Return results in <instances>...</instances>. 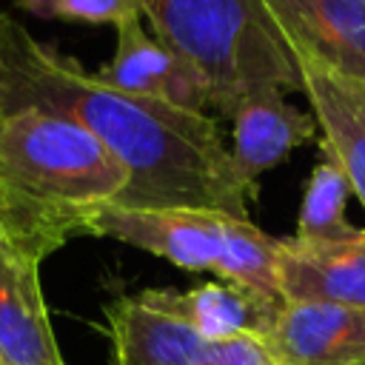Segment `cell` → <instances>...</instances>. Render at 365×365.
Masks as SVG:
<instances>
[{
	"instance_id": "5",
	"label": "cell",
	"mask_w": 365,
	"mask_h": 365,
	"mask_svg": "<svg viewBox=\"0 0 365 365\" xmlns=\"http://www.w3.org/2000/svg\"><path fill=\"white\" fill-rule=\"evenodd\" d=\"M43 259L0 225V365H63L40 288Z\"/></svg>"
},
{
	"instance_id": "2",
	"label": "cell",
	"mask_w": 365,
	"mask_h": 365,
	"mask_svg": "<svg viewBox=\"0 0 365 365\" xmlns=\"http://www.w3.org/2000/svg\"><path fill=\"white\" fill-rule=\"evenodd\" d=\"M125 185L128 171L80 123L43 108L0 114V225L46 257Z\"/></svg>"
},
{
	"instance_id": "11",
	"label": "cell",
	"mask_w": 365,
	"mask_h": 365,
	"mask_svg": "<svg viewBox=\"0 0 365 365\" xmlns=\"http://www.w3.org/2000/svg\"><path fill=\"white\" fill-rule=\"evenodd\" d=\"M228 120L231 160L254 185L262 171L285 163L294 148L311 143L319 131L314 114L288 103L279 88H262L242 97Z\"/></svg>"
},
{
	"instance_id": "14",
	"label": "cell",
	"mask_w": 365,
	"mask_h": 365,
	"mask_svg": "<svg viewBox=\"0 0 365 365\" xmlns=\"http://www.w3.org/2000/svg\"><path fill=\"white\" fill-rule=\"evenodd\" d=\"M348 194H351V185L342 165L322 151V160L311 168L305 180L294 237L305 242H334V240L356 237L359 228L345 220Z\"/></svg>"
},
{
	"instance_id": "9",
	"label": "cell",
	"mask_w": 365,
	"mask_h": 365,
	"mask_svg": "<svg viewBox=\"0 0 365 365\" xmlns=\"http://www.w3.org/2000/svg\"><path fill=\"white\" fill-rule=\"evenodd\" d=\"M288 51L322 134L319 151L331 154L342 165L351 191L365 208V86L339 77L297 48Z\"/></svg>"
},
{
	"instance_id": "13",
	"label": "cell",
	"mask_w": 365,
	"mask_h": 365,
	"mask_svg": "<svg viewBox=\"0 0 365 365\" xmlns=\"http://www.w3.org/2000/svg\"><path fill=\"white\" fill-rule=\"evenodd\" d=\"M140 294L151 305L191 325L208 342H225L237 336H268L277 322V314L282 311V305L265 302L262 297L222 279L202 282L188 291L151 288Z\"/></svg>"
},
{
	"instance_id": "8",
	"label": "cell",
	"mask_w": 365,
	"mask_h": 365,
	"mask_svg": "<svg viewBox=\"0 0 365 365\" xmlns=\"http://www.w3.org/2000/svg\"><path fill=\"white\" fill-rule=\"evenodd\" d=\"M277 285L285 302H328L365 311V228L334 242L279 240Z\"/></svg>"
},
{
	"instance_id": "3",
	"label": "cell",
	"mask_w": 365,
	"mask_h": 365,
	"mask_svg": "<svg viewBox=\"0 0 365 365\" xmlns=\"http://www.w3.org/2000/svg\"><path fill=\"white\" fill-rule=\"evenodd\" d=\"M140 14L151 34L200 74L211 108L222 117L262 88L302 91L262 0H140Z\"/></svg>"
},
{
	"instance_id": "6",
	"label": "cell",
	"mask_w": 365,
	"mask_h": 365,
	"mask_svg": "<svg viewBox=\"0 0 365 365\" xmlns=\"http://www.w3.org/2000/svg\"><path fill=\"white\" fill-rule=\"evenodd\" d=\"M97 77L117 91L180 111L205 114L211 108L208 88L200 74L168 46H163L145 29L143 17L125 20L114 29V54Z\"/></svg>"
},
{
	"instance_id": "1",
	"label": "cell",
	"mask_w": 365,
	"mask_h": 365,
	"mask_svg": "<svg viewBox=\"0 0 365 365\" xmlns=\"http://www.w3.org/2000/svg\"><path fill=\"white\" fill-rule=\"evenodd\" d=\"M17 108L74 120L120 160L128 185L111 205L205 208L251 220L257 185L234 165L214 117L117 91L0 11V114Z\"/></svg>"
},
{
	"instance_id": "15",
	"label": "cell",
	"mask_w": 365,
	"mask_h": 365,
	"mask_svg": "<svg viewBox=\"0 0 365 365\" xmlns=\"http://www.w3.org/2000/svg\"><path fill=\"white\" fill-rule=\"evenodd\" d=\"M23 11L43 20H74L88 26H120L143 17L140 0H14Z\"/></svg>"
},
{
	"instance_id": "12",
	"label": "cell",
	"mask_w": 365,
	"mask_h": 365,
	"mask_svg": "<svg viewBox=\"0 0 365 365\" xmlns=\"http://www.w3.org/2000/svg\"><path fill=\"white\" fill-rule=\"evenodd\" d=\"M106 325L114 365H202L214 345L143 294L117 297L106 308Z\"/></svg>"
},
{
	"instance_id": "4",
	"label": "cell",
	"mask_w": 365,
	"mask_h": 365,
	"mask_svg": "<svg viewBox=\"0 0 365 365\" xmlns=\"http://www.w3.org/2000/svg\"><path fill=\"white\" fill-rule=\"evenodd\" d=\"M83 234L117 240L163 257L185 271H211L265 302L285 305L277 285V242L251 220L205 208L103 205Z\"/></svg>"
},
{
	"instance_id": "16",
	"label": "cell",
	"mask_w": 365,
	"mask_h": 365,
	"mask_svg": "<svg viewBox=\"0 0 365 365\" xmlns=\"http://www.w3.org/2000/svg\"><path fill=\"white\" fill-rule=\"evenodd\" d=\"M202 365H279L265 336H237L214 342Z\"/></svg>"
},
{
	"instance_id": "10",
	"label": "cell",
	"mask_w": 365,
	"mask_h": 365,
	"mask_svg": "<svg viewBox=\"0 0 365 365\" xmlns=\"http://www.w3.org/2000/svg\"><path fill=\"white\" fill-rule=\"evenodd\" d=\"M265 339L279 365H365V311L285 302Z\"/></svg>"
},
{
	"instance_id": "7",
	"label": "cell",
	"mask_w": 365,
	"mask_h": 365,
	"mask_svg": "<svg viewBox=\"0 0 365 365\" xmlns=\"http://www.w3.org/2000/svg\"><path fill=\"white\" fill-rule=\"evenodd\" d=\"M288 48L365 86V0H262Z\"/></svg>"
}]
</instances>
